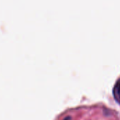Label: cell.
<instances>
[{
    "instance_id": "cell-2",
    "label": "cell",
    "mask_w": 120,
    "mask_h": 120,
    "mask_svg": "<svg viewBox=\"0 0 120 120\" xmlns=\"http://www.w3.org/2000/svg\"><path fill=\"white\" fill-rule=\"evenodd\" d=\"M71 120V117H65L64 120Z\"/></svg>"
},
{
    "instance_id": "cell-1",
    "label": "cell",
    "mask_w": 120,
    "mask_h": 120,
    "mask_svg": "<svg viewBox=\"0 0 120 120\" xmlns=\"http://www.w3.org/2000/svg\"><path fill=\"white\" fill-rule=\"evenodd\" d=\"M113 96L115 101L120 104V79L117 82L113 88Z\"/></svg>"
}]
</instances>
